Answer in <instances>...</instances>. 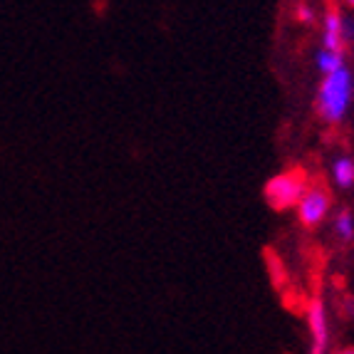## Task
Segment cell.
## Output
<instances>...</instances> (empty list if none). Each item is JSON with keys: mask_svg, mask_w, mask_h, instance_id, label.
<instances>
[{"mask_svg": "<svg viewBox=\"0 0 354 354\" xmlns=\"http://www.w3.org/2000/svg\"><path fill=\"white\" fill-rule=\"evenodd\" d=\"M354 97V75L349 67L332 72V75L322 77L317 89V100H315V109H317L319 119L325 124H339L347 117L349 106H352Z\"/></svg>", "mask_w": 354, "mask_h": 354, "instance_id": "6da1fadb", "label": "cell"}, {"mask_svg": "<svg viewBox=\"0 0 354 354\" xmlns=\"http://www.w3.org/2000/svg\"><path fill=\"white\" fill-rule=\"evenodd\" d=\"M310 189L307 174L302 169H288L280 171L278 176H272L263 189V196L270 208L275 211H288V208L297 206L300 198L305 196V191Z\"/></svg>", "mask_w": 354, "mask_h": 354, "instance_id": "7a4b0ae2", "label": "cell"}, {"mask_svg": "<svg viewBox=\"0 0 354 354\" xmlns=\"http://www.w3.org/2000/svg\"><path fill=\"white\" fill-rule=\"evenodd\" d=\"M332 211V196L322 183H315L305 191L297 203V218L305 228H317Z\"/></svg>", "mask_w": 354, "mask_h": 354, "instance_id": "3957f363", "label": "cell"}, {"mask_svg": "<svg viewBox=\"0 0 354 354\" xmlns=\"http://www.w3.org/2000/svg\"><path fill=\"white\" fill-rule=\"evenodd\" d=\"M307 330H310V354H330V313L319 297L307 305Z\"/></svg>", "mask_w": 354, "mask_h": 354, "instance_id": "277c9868", "label": "cell"}, {"mask_svg": "<svg viewBox=\"0 0 354 354\" xmlns=\"http://www.w3.org/2000/svg\"><path fill=\"white\" fill-rule=\"evenodd\" d=\"M342 12L337 8H327L322 18V50H335L344 53V37H342Z\"/></svg>", "mask_w": 354, "mask_h": 354, "instance_id": "5b68a950", "label": "cell"}, {"mask_svg": "<svg viewBox=\"0 0 354 354\" xmlns=\"http://www.w3.org/2000/svg\"><path fill=\"white\" fill-rule=\"evenodd\" d=\"M332 181L337 189H354V159L352 156H337L332 161Z\"/></svg>", "mask_w": 354, "mask_h": 354, "instance_id": "8992f818", "label": "cell"}, {"mask_svg": "<svg viewBox=\"0 0 354 354\" xmlns=\"http://www.w3.org/2000/svg\"><path fill=\"white\" fill-rule=\"evenodd\" d=\"M315 65L322 75H332V72L342 70L347 67V59H344V53H335V50H322L315 55Z\"/></svg>", "mask_w": 354, "mask_h": 354, "instance_id": "52a82bcc", "label": "cell"}, {"mask_svg": "<svg viewBox=\"0 0 354 354\" xmlns=\"http://www.w3.org/2000/svg\"><path fill=\"white\" fill-rule=\"evenodd\" d=\"M332 228H335V236L342 243L354 241V213L349 208H339L335 213V221H332Z\"/></svg>", "mask_w": 354, "mask_h": 354, "instance_id": "ba28073f", "label": "cell"}, {"mask_svg": "<svg viewBox=\"0 0 354 354\" xmlns=\"http://www.w3.org/2000/svg\"><path fill=\"white\" fill-rule=\"evenodd\" d=\"M295 18L300 20V23H313L315 20V8L310 6V3H307V0H300V3H297L295 6Z\"/></svg>", "mask_w": 354, "mask_h": 354, "instance_id": "9c48e42d", "label": "cell"}, {"mask_svg": "<svg viewBox=\"0 0 354 354\" xmlns=\"http://www.w3.org/2000/svg\"><path fill=\"white\" fill-rule=\"evenodd\" d=\"M342 37H344V45L354 42V18H342Z\"/></svg>", "mask_w": 354, "mask_h": 354, "instance_id": "30bf717a", "label": "cell"}, {"mask_svg": "<svg viewBox=\"0 0 354 354\" xmlns=\"http://www.w3.org/2000/svg\"><path fill=\"white\" fill-rule=\"evenodd\" d=\"M344 317H354V295L344 300Z\"/></svg>", "mask_w": 354, "mask_h": 354, "instance_id": "8fae6325", "label": "cell"}, {"mask_svg": "<svg viewBox=\"0 0 354 354\" xmlns=\"http://www.w3.org/2000/svg\"><path fill=\"white\" fill-rule=\"evenodd\" d=\"M330 354H354V347H342V349H337V352H330Z\"/></svg>", "mask_w": 354, "mask_h": 354, "instance_id": "7c38bea8", "label": "cell"}, {"mask_svg": "<svg viewBox=\"0 0 354 354\" xmlns=\"http://www.w3.org/2000/svg\"><path fill=\"white\" fill-rule=\"evenodd\" d=\"M344 3H347L349 8H354V0H344Z\"/></svg>", "mask_w": 354, "mask_h": 354, "instance_id": "4fadbf2b", "label": "cell"}]
</instances>
